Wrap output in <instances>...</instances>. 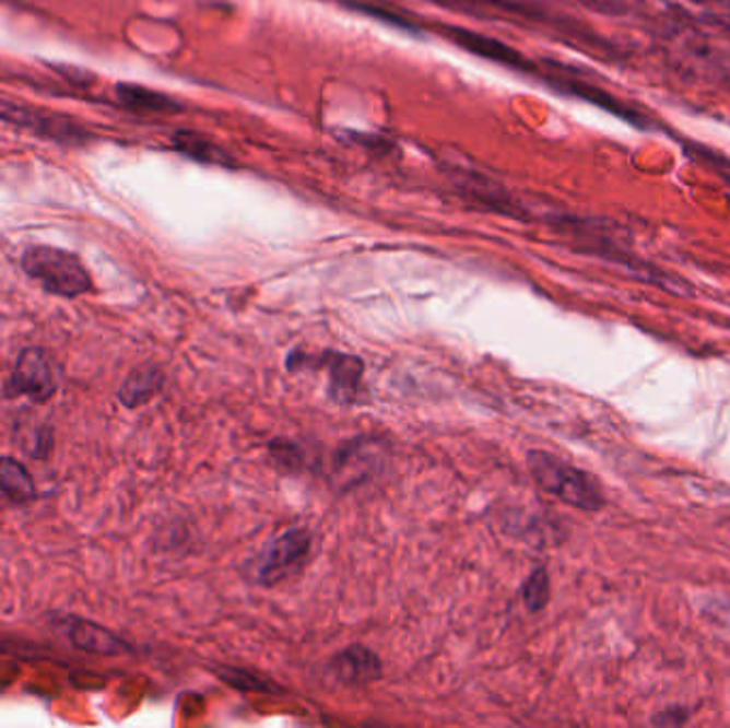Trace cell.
<instances>
[{
	"label": "cell",
	"mask_w": 730,
	"mask_h": 728,
	"mask_svg": "<svg viewBox=\"0 0 730 728\" xmlns=\"http://www.w3.org/2000/svg\"><path fill=\"white\" fill-rule=\"evenodd\" d=\"M528 468L541 490L557 501L581 510H598L604 506V494L598 481L568 461L551 456L548 451H530Z\"/></svg>",
	"instance_id": "cell-1"
},
{
	"label": "cell",
	"mask_w": 730,
	"mask_h": 728,
	"mask_svg": "<svg viewBox=\"0 0 730 728\" xmlns=\"http://www.w3.org/2000/svg\"><path fill=\"white\" fill-rule=\"evenodd\" d=\"M22 268L33 280L42 282L47 293L60 297H78L92 289V280L82 261L67 250L51 246L28 248Z\"/></svg>",
	"instance_id": "cell-2"
},
{
	"label": "cell",
	"mask_w": 730,
	"mask_h": 728,
	"mask_svg": "<svg viewBox=\"0 0 730 728\" xmlns=\"http://www.w3.org/2000/svg\"><path fill=\"white\" fill-rule=\"evenodd\" d=\"M313 539L306 530L293 528L280 535L261 551L257 562V582L263 586H275L302 571L308 560Z\"/></svg>",
	"instance_id": "cell-3"
},
{
	"label": "cell",
	"mask_w": 730,
	"mask_h": 728,
	"mask_svg": "<svg viewBox=\"0 0 730 728\" xmlns=\"http://www.w3.org/2000/svg\"><path fill=\"white\" fill-rule=\"evenodd\" d=\"M445 35L451 44H456L457 47H461V49H466V51H470L479 58L503 64L506 69H513V71H519V73H532V75L539 73L534 62H530L519 49L504 44L501 39H494L490 35H483V33H476V31H470V28H463V26H447Z\"/></svg>",
	"instance_id": "cell-4"
},
{
	"label": "cell",
	"mask_w": 730,
	"mask_h": 728,
	"mask_svg": "<svg viewBox=\"0 0 730 728\" xmlns=\"http://www.w3.org/2000/svg\"><path fill=\"white\" fill-rule=\"evenodd\" d=\"M9 394L26 396L35 402H47L56 394V372L44 351L28 349L20 355L9 380Z\"/></svg>",
	"instance_id": "cell-5"
},
{
	"label": "cell",
	"mask_w": 730,
	"mask_h": 728,
	"mask_svg": "<svg viewBox=\"0 0 730 728\" xmlns=\"http://www.w3.org/2000/svg\"><path fill=\"white\" fill-rule=\"evenodd\" d=\"M0 120L15 125L20 129L33 131L37 136L51 137L58 141H69L73 137H82V131L71 125L69 120L54 116V114H46L42 109L28 107L24 103H13V101H4L0 98Z\"/></svg>",
	"instance_id": "cell-6"
},
{
	"label": "cell",
	"mask_w": 730,
	"mask_h": 728,
	"mask_svg": "<svg viewBox=\"0 0 730 728\" xmlns=\"http://www.w3.org/2000/svg\"><path fill=\"white\" fill-rule=\"evenodd\" d=\"M549 84L555 86L557 91H564L566 94H573V96H579L588 103H592L596 107L631 122L633 127L637 129H649V122L645 120V116L633 109L628 103L620 101L617 96H613L611 92L602 91L598 86H593L590 82L586 80H579V78H566V75H560V78H549Z\"/></svg>",
	"instance_id": "cell-7"
},
{
	"label": "cell",
	"mask_w": 730,
	"mask_h": 728,
	"mask_svg": "<svg viewBox=\"0 0 730 728\" xmlns=\"http://www.w3.org/2000/svg\"><path fill=\"white\" fill-rule=\"evenodd\" d=\"M322 364L329 372V398L338 404H353L364 391V364L360 357L342 353H325Z\"/></svg>",
	"instance_id": "cell-8"
},
{
	"label": "cell",
	"mask_w": 730,
	"mask_h": 728,
	"mask_svg": "<svg viewBox=\"0 0 730 728\" xmlns=\"http://www.w3.org/2000/svg\"><path fill=\"white\" fill-rule=\"evenodd\" d=\"M333 676L346 685H365L376 682L382 673V665L374 651L364 645H351L349 649L340 651L331 662Z\"/></svg>",
	"instance_id": "cell-9"
},
{
	"label": "cell",
	"mask_w": 730,
	"mask_h": 728,
	"mask_svg": "<svg viewBox=\"0 0 730 728\" xmlns=\"http://www.w3.org/2000/svg\"><path fill=\"white\" fill-rule=\"evenodd\" d=\"M116 94L127 107L143 114H172L182 109L180 103H176L172 96L138 84H118Z\"/></svg>",
	"instance_id": "cell-10"
},
{
	"label": "cell",
	"mask_w": 730,
	"mask_h": 728,
	"mask_svg": "<svg viewBox=\"0 0 730 728\" xmlns=\"http://www.w3.org/2000/svg\"><path fill=\"white\" fill-rule=\"evenodd\" d=\"M163 389V374L156 367H139L125 380L120 389V402L129 409H138L150 402Z\"/></svg>",
	"instance_id": "cell-11"
},
{
	"label": "cell",
	"mask_w": 730,
	"mask_h": 728,
	"mask_svg": "<svg viewBox=\"0 0 730 728\" xmlns=\"http://www.w3.org/2000/svg\"><path fill=\"white\" fill-rule=\"evenodd\" d=\"M0 492L15 502L33 501L37 494L31 472L15 457H0Z\"/></svg>",
	"instance_id": "cell-12"
},
{
	"label": "cell",
	"mask_w": 730,
	"mask_h": 728,
	"mask_svg": "<svg viewBox=\"0 0 730 728\" xmlns=\"http://www.w3.org/2000/svg\"><path fill=\"white\" fill-rule=\"evenodd\" d=\"M174 145L176 150H180L184 156L203 163V165H228L227 152L223 148H219L212 139L192 133V131H180L174 136Z\"/></svg>",
	"instance_id": "cell-13"
},
{
	"label": "cell",
	"mask_w": 730,
	"mask_h": 728,
	"mask_svg": "<svg viewBox=\"0 0 730 728\" xmlns=\"http://www.w3.org/2000/svg\"><path fill=\"white\" fill-rule=\"evenodd\" d=\"M69 637L80 649H86L92 654L116 656V654L125 651L122 641H118L111 633L103 631L96 624H89V622H75V626L69 631Z\"/></svg>",
	"instance_id": "cell-14"
},
{
	"label": "cell",
	"mask_w": 730,
	"mask_h": 728,
	"mask_svg": "<svg viewBox=\"0 0 730 728\" xmlns=\"http://www.w3.org/2000/svg\"><path fill=\"white\" fill-rule=\"evenodd\" d=\"M521 596L526 607L534 613V611H543L548 607L549 596H551V584H549V575L545 568H537L523 584L521 588Z\"/></svg>",
	"instance_id": "cell-15"
},
{
	"label": "cell",
	"mask_w": 730,
	"mask_h": 728,
	"mask_svg": "<svg viewBox=\"0 0 730 728\" xmlns=\"http://www.w3.org/2000/svg\"><path fill=\"white\" fill-rule=\"evenodd\" d=\"M221 680L231 683L237 690H246V692H266V690H274L272 683L266 680H259L257 676L242 671V669H223L221 671Z\"/></svg>",
	"instance_id": "cell-16"
},
{
	"label": "cell",
	"mask_w": 730,
	"mask_h": 728,
	"mask_svg": "<svg viewBox=\"0 0 730 728\" xmlns=\"http://www.w3.org/2000/svg\"><path fill=\"white\" fill-rule=\"evenodd\" d=\"M586 9L607 17H622L631 11L628 0H579Z\"/></svg>",
	"instance_id": "cell-17"
},
{
	"label": "cell",
	"mask_w": 730,
	"mask_h": 728,
	"mask_svg": "<svg viewBox=\"0 0 730 728\" xmlns=\"http://www.w3.org/2000/svg\"><path fill=\"white\" fill-rule=\"evenodd\" d=\"M51 69H56V73L62 75L73 86H84L86 89L89 84H92V75L86 69L71 67V64H51Z\"/></svg>",
	"instance_id": "cell-18"
},
{
	"label": "cell",
	"mask_w": 730,
	"mask_h": 728,
	"mask_svg": "<svg viewBox=\"0 0 730 728\" xmlns=\"http://www.w3.org/2000/svg\"><path fill=\"white\" fill-rule=\"evenodd\" d=\"M272 454L280 461V466H289V461H291V466H299V461H302L299 449L295 445L286 443V441L272 443Z\"/></svg>",
	"instance_id": "cell-19"
},
{
	"label": "cell",
	"mask_w": 730,
	"mask_h": 728,
	"mask_svg": "<svg viewBox=\"0 0 730 728\" xmlns=\"http://www.w3.org/2000/svg\"><path fill=\"white\" fill-rule=\"evenodd\" d=\"M654 723L656 725H682V723H685V712L684 709H669L660 718H656Z\"/></svg>",
	"instance_id": "cell-20"
},
{
	"label": "cell",
	"mask_w": 730,
	"mask_h": 728,
	"mask_svg": "<svg viewBox=\"0 0 730 728\" xmlns=\"http://www.w3.org/2000/svg\"><path fill=\"white\" fill-rule=\"evenodd\" d=\"M690 2H696V4H711V2H720V0H690Z\"/></svg>",
	"instance_id": "cell-21"
}]
</instances>
